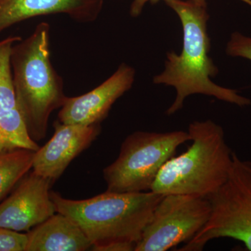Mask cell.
Segmentation results:
<instances>
[{
	"instance_id": "cell-18",
	"label": "cell",
	"mask_w": 251,
	"mask_h": 251,
	"mask_svg": "<svg viewBox=\"0 0 251 251\" xmlns=\"http://www.w3.org/2000/svg\"><path fill=\"white\" fill-rule=\"evenodd\" d=\"M241 1L247 3V4L250 5V6H251V0H241Z\"/></svg>"
},
{
	"instance_id": "cell-17",
	"label": "cell",
	"mask_w": 251,
	"mask_h": 251,
	"mask_svg": "<svg viewBox=\"0 0 251 251\" xmlns=\"http://www.w3.org/2000/svg\"><path fill=\"white\" fill-rule=\"evenodd\" d=\"M160 0H133L130 8V14L133 18H136L141 14L142 11L145 4L148 2L154 3L158 2ZM166 1V0H164ZM195 2L199 4L206 5V0H193Z\"/></svg>"
},
{
	"instance_id": "cell-6",
	"label": "cell",
	"mask_w": 251,
	"mask_h": 251,
	"mask_svg": "<svg viewBox=\"0 0 251 251\" xmlns=\"http://www.w3.org/2000/svg\"><path fill=\"white\" fill-rule=\"evenodd\" d=\"M209 200L207 223L179 251H201L213 239L231 238L251 251V161L233 152L226 182Z\"/></svg>"
},
{
	"instance_id": "cell-10",
	"label": "cell",
	"mask_w": 251,
	"mask_h": 251,
	"mask_svg": "<svg viewBox=\"0 0 251 251\" xmlns=\"http://www.w3.org/2000/svg\"><path fill=\"white\" fill-rule=\"evenodd\" d=\"M50 140L35 151L33 172L54 182L100 133V125H67L57 120Z\"/></svg>"
},
{
	"instance_id": "cell-2",
	"label": "cell",
	"mask_w": 251,
	"mask_h": 251,
	"mask_svg": "<svg viewBox=\"0 0 251 251\" xmlns=\"http://www.w3.org/2000/svg\"><path fill=\"white\" fill-rule=\"evenodd\" d=\"M50 31L49 23H39L11 50L15 94L28 133L36 143L46 138L51 114L67 98L62 77L51 62Z\"/></svg>"
},
{
	"instance_id": "cell-13",
	"label": "cell",
	"mask_w": 251,
	"mask_h": 251,
	"mask_svg": "<svg viewBox=\"0 0 251 251\" xmlns=\"http://www.w3.org/2000/svg\"><path fill=\"white\" fill-rule=\"evenodd\" d=\"M25 251H85L92 243L72 219L56 212L27 232Z\"/></svg>"
},
{
	"instance_id": "cell-5",
	"label": "cell",
	"mask_w": 251,
	"mask_h": 251,
	"mask_svg": "<svg viewBox=\"0 0 251 251\" xmlns=\"http://www.w3.org/2000/svg\"><path fill=\"white\" fill-rule=\"evenodd\" d=\"M188 141L191 138L183 130L135 131L128 135L122 144L117 159L103 170L107 191H150L163 165L175 156L180 145Z\"/></svg>"
},
{
	"instance_id": "cell-7",
	"label": "cell",
	"mask_w": 251,
	"mask_h": 251,
	"mask_svg": "<svg viewBox=\"0 0 251 251\" xmlns=\"http://www.w3.org/2000/svg\"><path fill=\"white\" fill-rule=\"evenodd\" d=\"M211 211L209 198L192 195L163 196L135 251H166L188 242L205 226Z\"/></svg>"
},
{
	"instance_id": "cell-3",
	"label": "cell",
	"mask_w": 251,
	"mask_h": 251,
	"mask_svg": "<svg viewBox=\"0 0 251 251\" xmlns=\"http://www.w3.org/2000/svg\"><path fill=\"white\" fill-rule=\"evenodd\" d=\"M163 195L105 192L85 200L67 199L51 192L56 212L72 220L92 243L90 251L115 243L136 246Z\"/></svg>"
},
{
	"instance_id": "cell-16",
	"label": "cell",
	"mask_w": 251,
	"mask_h": 251,
	"mask_svg": "<svg viewBox=\"0 0 251 251\" xmlns=\"http://www.w3.org/2000/svg\"><path fill=\"white\" fill-rule=\"evenodd\" d=\"M226 53L232 57H242L251 61V37L235 31L230 36Z\"/></svg>"
},
{
	"instance_id": "cell-9",
	"label": "cell",
	"mask_w": 251,
	"mask_h": 251,
	"mask_svg": "<svg viewBox=\"0 0 251 251\" xmlns=\"http://www.w3.org/2000/svg\"><path fill=\"white\" fill-rule=\"evenodd\" d=\"M135 77V69L122 63L111 76L94 90L78 97H67L59 110L58 121L67 125H100L113 104L131 88Z\"/></svg>"
},
{
	"instance_id": "cell-11",
	"label": "cell",
	"mask_w": 251,
	"mask_h": 251,
	"mask_svg": "<svg viewBox=\"0 0 251 251\" xmlns=\"http://www.w3.org/2000/svg\"><path fill=\"white\" fill-rule=\"evenodd\" d=\"M21 39L9 36L0 41V153L21 149L36 151L40 148L28 133L13 84L11 50Z\"/></svg>"
},
{
	"instance_id": "cell-4",
	"label": "cell",
	"mask_w": 251,
	"mask_h": 251,
	"mask_svg": "<svg viewBox=\"0 0 251 251\" xmlns=\"http://www.w3.org/2000/svg\"><path fill=\"white\" fill-rule=\"evenodd\" d=\"M191 145L162 167L150 191L159 194L192 195L209 198L226 182L233 151L221 126L211 120L188 126Z\"/></svg>"
},
{
	"instance_id": "cell-15",
	"label": "cell",
	"mask_w": 251,
	"mask_h": 251,
	"mask_svg": "<svg viewBox=\"0 0 251 251\" xmlns=\"http://www.w3.org/2000/svg\"><path fill=\"white\" fill-rule=\"evenodd\" d=\"M27 234L0 227V251H25Z\"/></svg>"
},
{
	"instance_id": "cell-12",
	"label": "cell",
	"mask_w": 251,
	"mask_h": 251,
	"mask_svg": "<svg viewBox=\"0 0 251 251\" xmlns=\"http://www.w3.org/2000/svg\"><path fill=\"white\" fill-rule=\"evenodd\" d=\"M103 0H0V34L30 18L65 14L81 23H92L103 9Z\"/></svg>"
},
{
	"instance_id": "cell-8",
	"label": "cell",
	"mask_w": 251,
	"mask_h": 251,
	"mask_svg": "<svg viewBox=\"0 0 251 251\" xmlns=\"http://www.w3.org/2000/svg\"><path fill=\"white\" fill-rule=\"evenodd\" d=\"M52 181L32 172L0 204V227L29 232L56 213L50 198Z\"/></svg>"
},
{
	"instance_id": "cell-14",
	"label": "cell",
	"mask_w": 251,
	"mask_h": 251,
	"mask_svg": "<svg viewBox=\"0 0 251 251\" xmlns=\"http://www.w3.org/2000/svg\"><path fill=\"white\" fill-rule=\"evenodd\" d=\"M34 155L24 149L0 153V201L32 168Z\"/></svg>"
},
{
	"instance_id": "cell-1",
	"label": "cell",
	"mask_w": 251,
	"mask_h": 251,
	"mask_svg": "<svg viewBox=\"0 0 251 251\" xmlns=\"http://www.w3.org/2000/svg\"><path fill=\"white\" fill-rule=\"evenodd\" d=\"M169 7L179 16L183 29V49L181 54L174 51L167 53L165 70L153 77V83L175 87L176 98L166 114L171 115L183 108L186 99L201 94L219 100L244 107L251 100L238 94L237 90L216 85L211 77L219 74L209 56L211 40L207 32L209 16L206 5L193 0H166Z\"/></svg>"
}]
</instances>
